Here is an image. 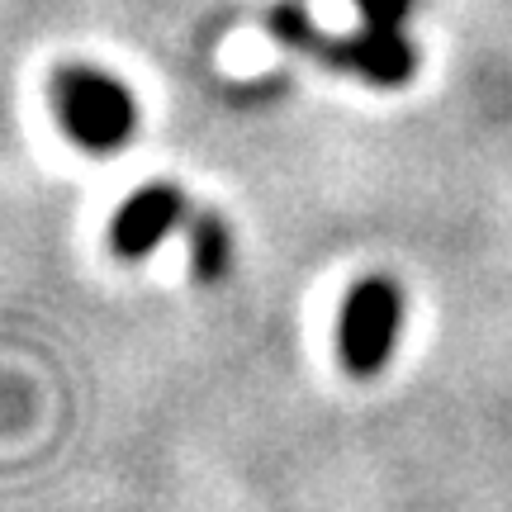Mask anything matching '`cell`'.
I'll return each mask as SVG.
<instances>
[{"label": "cell", "mask_w": 512, "mask_h": 512, "mask_svg": "<svg viewBox=\"0 0 512 512\" xmlns=\"http://www.w3.org/2000/svg\"><path fill=\"white\" fill-rule=\"evenodd\" d=\"M57 119L67 128L76 147H86L91 157H110L133 138L138 128V100L119 76L100 67H62L53 81Z\"/></svg>", "instance_id": "1"}, {"label": "cell", "mask_w": 512, "mask_h": 512, "mask_svg": "<svg viewBox=\"0 0 512 512\" xmlns=\"http://www.w3.org/2000/svg\"><path fill=\"white\" fill-rule=\"evenodd\" d=\"M399 328H403V290L389 275H370L342 304L337 318V356L356 380L380 375L394 361L399 347Z\"/></svg>", "instance_id": "2"}, {"label": "cell", "mask_w": 512, "mask_h": 512, "mask_svg": "<svg viewBox=\"0 0 512 512\" xmlns=\"http://www.w3.org/2000/svg\"><path fill=\"white\" fill-rule=\"evenodd\" d=\"M195 209H190V195H185L176 181H147L128 195L110 219V247L124 261H138V256L157 252L176 228H185Z\"/></svg>", "instance_id": "3"}, {"label": "cell", "mask_w": 512, "mask_h": 512, "mask_svg": "<svg viewBox=\"0 0 512 512\" xmlns=\"http://www.w3.org/2000/svg\"><path fill=\"white\" fill-rule=\"evenodd\" d=\"M323 67H342V72H356L370 86H408L413 72H418V48L408 43L403 29H384V24H366L356 34H328V48L318 57Z\"/></svg>", "instance_id": "4"}, {"label": "cell", "mask_w": 512, "mask_h": 512, "mask_svg": "<svg viewBox=\"0 0 512 512\" xmlns=\"http://www.w3.org/2000/svg\"><path fill=\"white\" fill-rule=\"evenodd\" d=\"M185 242H190V271H195V280H204V285L228 280V271H233V228L219 214L195 209L185 219Z\"/></svg>", "instance_id": "5"}, {"label": "cell", "mask_w": 512, "mask_h": 512, "mask_svg": "<svg viewBox=\"0 0 512 512\" xmlns=\"http://www.w3.org/2000/svg\"><path fill=\"white\" fill-rule=\"evenodd\" d=\"M366 24H384V29H403L413 15V0H351Z\"/></svg>", "instance_id": "6"}]
</instances>
